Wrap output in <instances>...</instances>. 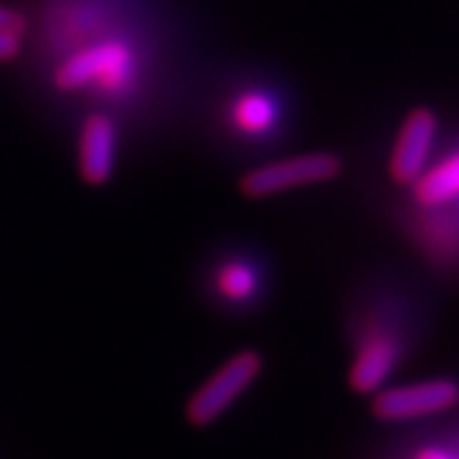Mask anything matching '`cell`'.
<instances>
[{
  "mask_svg": "<svg viewBox=\"0 0 459 459\" xmlns=\"http://www.w3.org/2000/svg\"><path fill=\"white\" fill-rule=\"evenodd\" d=\"M202 289L217 309L253 312L268 289V263L250 246L217 247L202 268Z\"/></svg>",
  "mask_w": 459,
  "mask_h": 459,
  "instance_id": "obj_3",
  "label": "cell"
},
{
  "mask_svg": "<svg viewBox=\"0 0 459 459\" xmlns=\"http://www.w3.org/2000/svg\"><path fill=\"white\" fill-rule=\"evenodd\" d=\"M344 174V161L334 151H309L289 159H273L247 169L238 181L246 199L281 197L294 189L332 184Z\"/></svg>",
  "mask_w": 459,
  "mask_h": 459,
  "instance_id": "obj_4",
  "label": "cell"
},
{
  "mask_svg": "<svg viewBox=\"0 0 459 459\" xmlns=\"http://www.w3.org/2000/svg\"><path fill=\"white\" fill-rule=\"evenodd\" d=\"M459 406L455 377H429L409 385H385L370 395V411L380 421H416L439 416Z\"/></svg>",
  "mask_w": 459,
  "mask_h": 459,
  "instance_id": "obj_7",
  "label": "cell"
},
{
  "mask_svg": "<svg viewBox=\"0 0 459 459\" xmlns=\"http://www.w3.org/2000/svg\"><path fill=\"white\" fill-rule=\"evenodd\" d=\"M289 100L276 84L263 77L243 74L222 84L212 105V128L217 138L238 151L273 146L286 131Z\"/></svg>",
  "mask_w": 459,
  "mask_h": 459,
  "instance_id": "obj_2",
  "label": "cell"
},
{
  "mask_svg": "<svg viewBox=\"0 0 459 459\" xmlns=\"http://www.w3.org/2000/svg\"><path fill=\"white\" fill-rule=\"evenodd\" d=\"M263 365V352L253 347L230 355L186 401V421L192 427H212L222 413H228L240 401V395L250 391V385L261 377Z\"/></svg>",
  "mask_w": 459,
  "mask_h": 459,
  "instance_id": "obj_5",
  "label": "cell"
},
{
  "mask_svg": "<svg viewBox=\"0 0 459 459\" xmlns=\"http://www.w3.org/2000/svg\"><path fill=\"white\" fill-rule=\"evenodd\" d=\"M439 141V115L429 105L411 108L395 133L388 153V177L401 189H413L434 164V151Z\"/></svg>",
  "mask_w": 459,
  "mask_h": 459,
  "instance_id": "obj_6",
  "label": "cell"
},
{
  "mask_svg": "<svg viewBox=\"0 0 459 459\" xmlns=\"http://www.w3.org/2000/svg\"><path fill=\"white\" fill-rule=\"evenodd\" d=\"M23 69L59 123L110 113L126 141L169 126L181 98V31L169 0H21Z\"/></svg>",
  "mask_w": 459,
  "mask_h": 459,
  "instance_id": "obj_1",
  "label": "cell"
},
{
  "mask_svg": "<svg viewBox=\"0 0 459 459\" xmlns=\"http://www.w3.org/2000/svg\"><path fill=\"white\" fill-rule=\"evenodd\" d=\"M401 337L391 329L373 327L362 337L347 370V383L355 394L373 395L388 385L401 362Z\"/></svg>",
  "mask_w": 459,
  "mask_h": 459,
  "instance_id": "obj_9",
  "label": "cell"
},
{
  "mask_svg": "<svg viewBox=\"0 0 459 459\" xmlns=\"http://www.w3.org/2000/svg\"><path fill=\"white\" fill-rule=\"evenodd\" d=\"M409 232L429 261L442 268H459V204L413 207Z\"/></svg>",
  "mask_w": 459,
  "mask_h": 459,
  "instance_id": "obj_10",
  "label": "cell"
},
{
  "mask_svg": "<svg viewBox=\"0 0 459 459\" xmlns=\"http://www.w3.org/2000/svg\"><path fill=\"white\" fill-rule=\"evenodd\" d=\"M0 31H13L26 36V16L18 5L0 3Z\"/></svg>",
  "mask_w": 459,
  "mask_h": 459,
  "instance_id": "obj_13",
  "label": "cell"
},
{
  "mask_svg": "<svg viewBox=\"0 0 459 459\" xmlns=\"http://www.w3.org/2000/svg\"><path fill=\"white\" fill-rule=\"evenodd\" d=\"M23 56V36L13 31H0V65L21 62Z\"/></svg>",
  "mask_w": 459,
  "mask_h": 459,
  "instance_id": "obj_12",
  "label": "cell"
},
{
  "mask_svg": "<svg viewBox=\"0 0 459 459\" xmlns=\"http://www.w3.org/2000/svg\"><path fill=\"white\" fill-rule=\"evenodd\" d=\"M416 459H455L452 455H446L444 449H437V446H427V449H421Z\"/></svg>",
  "mask_w": 459,
  "mask_h": 459,
  "instance_id": "obj_14",
  "label": "cell"
},
{
  "mask_svg": "<svg viewBox=\"0 0 459 459\" xmlns=\"http://www.w3.org/2000/svg\"><path fill=\"white\" fill-rule=\"evenodd\" d=\"M123 141H126L123 126L110 113L95 110L80 117V123L74 126L77 166H80V177L90 186H102L113 179Z\"/></svg>",
  "mask_w": 459,
  "mask_h": 459,
  "instance_id": "obj_8",
  "label": "cell"
},
{
  "mask_svg": "<svg viewBox=\"0 0 459 459\" xmlns=\"http://www.w3.org/2000/svg\"><path fill=\"white\" fill-rule=\"evenodd\" d=\"M409 192L413 207L459 204V143L449 153L434 159L427 174Z\"/></svg>",
  "mask_w": 459,
  "mask_h": 459,
  "instance_id": "obj_11",
  "label": "cell"
}]
</instances>
